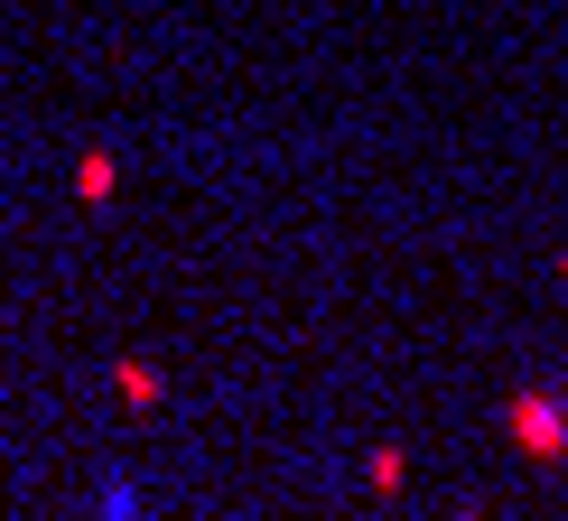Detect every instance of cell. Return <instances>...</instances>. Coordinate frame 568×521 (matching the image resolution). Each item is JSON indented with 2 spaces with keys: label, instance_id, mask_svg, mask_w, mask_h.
Masks as SVG:
<instances>
[{
  "label": "cell",
  "instance_id": "cell-3",
  "mask_svg": "<svg viewBox=\"0 0 568 521\" xmlns=\"http://www.w3.org/2000/svg\"><path fill=\"white\" fill-rule=\"evenodd\" d=\"M112 391H122V410H150V400L169 391V382H159V364H140V354H122V364H112Z\"/></svg>",
  "mask_w": 568,
  "mask_h": 521
},
{
  "label": "cell",
  "instance_id": "cell-5",
  "mask_svg": "<svg viewBox=\"0 0 568 521\" xmlns=\"http://www.w3.org/2000/svg\"><path fill=\"white\" fill-rule=\"evenodd\" d=\"M93 512H112V521H131V512H140V484H122V476H112V484H103V503H93Z\"/></svg>",
  "mask_w": 568,
  "mask_h": 521
},
{
  "label": "cell",
  "instance_id": "cell-4",
  "mask_svg": "<svg viewBox=\"0 0 568 521\" xmlns=\"http://www.w3.org/2000/svg\"><path fill=\"white\" fill-rule=\"evenodd\" d=\"M400 476H410V457H400V447H373L364 484H373V493H400Z\"/></svg>",
  "mask_w": 568,
  "mask_h": 521
},
{
  "label": "cell",
  "instance_id": "cell-1",
  "mask_svg": "<svg viewBox=\"0 0 568 521\" xmlns=\"http://www.w3.org/2000/svg\"><path fill=\"white\" fill-rule=\"evenodd\" d=\"M504 438L523 447L531 466H568V400H550V391H513V400H504Z\"/></svg>",
  "mask_w": 568,
  "mask_h": 521
},
{
  "label": "cell",
  "instance_id": "cell-2",
  "mask_svg": "<svg viewBox=\"0 0 568 521\" xmlns=\"http://www.w3.org/2000/svg\"><path fill=\"white\" fill-rule=\"evenodd\" d=\"M112 196H122V159H112V150H84V159H75V205H112Z\"/></svg>",
  "mask_w": 568,
  "mask_h": 521
}]
</instances>
